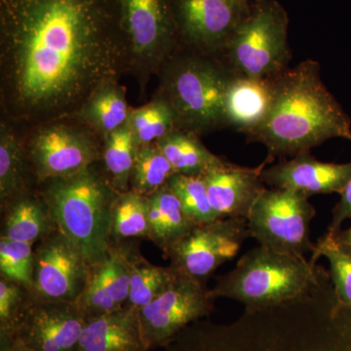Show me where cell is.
<instances>
[{"label": "cell", "instance_id": "cell-1", "mask_svg": "<svg viewBox=\"0 0 351 351\" xmlns=\"http://www.w3.org/2000/svg\"><path fill=\"white\" fill-rule=\"evenodd\" d=\"M125 73L117 0H0L1 119L73 117Z\"/></svg>", "mask_w": 351, "mask_h": 351}, {"label": "cell", "instance_id": "cell-2", "mask_svg": "<svg viewBox=\"0 0 351 351\" xmlns=\"http://www.w3.org/2000/svg\"><path fill=\"white\" fill-rule=\"evenodd\" d=\"M165 351H351V307L337 298L331 278L309 294L263 309H245L226 324L193 323Z\"/></svg>", "mask_w": 351, "mask_h": 351}, {"label": "cell", "instance_id": "cell-3", "mask_svg": "<svg viewBox=\"0 0 351 351\" xmlns=\"http://www.w3.org/2000/svg\"><path fill=\"white\" fill-rule=\"evenodd\" d=\"M274 156H295L327 140L351 141V121L320 75L319 64L306 60L276 77L274 98L265 121L248 135Z\"/></svg>", "mask_w": 351, "mask_h": 351}, {"label": "cell", "instance_id": "cell-4", "mask_svg": "<svg viewBox=\"0 0 351 351\" xmlns=\"http://www.w3.org/2000/svg\"><path fill=\"white\" fill-rule=\"evenodd\" d=\"M38 191L58 230L77 247L88 265L105 257L112 245V208L119 191L101 161L77 174L40 182Z\"/></svg>", "mask_w": 351, "mask_h": 351}, {"label": "cell", "instance_id": "cell-5", "mask_svg": "<svg viewBox=\"0 0 351 351\" xmlns=\"http://www.w3.org/2000/svg\"><path fill=\"white\" fill-rule=\"evenodd\" d=\"M329 276V271L304 256L260 245L244 254L234 269L217 277L216 285L210 291L215 300H233L253 311L300 299Z\"/></svg>", "mask_w": 351, "mask_h": 351}, {"label": "cell", "instance_id": "cell-6", "mask_svg": "<svg viewBox=\"0 0 351 351\" xmlns=\"http://www.w3.org/2000/svg\"><path fill=\"white\" fill-rule=\"evenodd\" d=\"M156 97L174 113L176 128L196 135L225 125V99L233 73L217 57L178 48L159 71Z\"/></svg>", "mask_w": 351, "mask_h": 351}, {"label": "cell", "instance_id": "cell-7", "mask_svg": "<svg viewBox=\"0 0 351 351\" xmlns=\"http://www.w3.org/2000/svg\"><path fill=\"white\" fill-rule=\"evenodd\" d=\"M125 73L144 94L152 75L180 47L171 0H117Z\"/></svg>", "mask_w": 351, "mask_h": 351}, {"label": "cell", "instance_id": "cell-8", "mask_svg": "<svg viewBox=\"0 0 351 351\" xmlns=\"http://www.w3.org/2000/svg\"><path fill=\"white\" fill-rule=\"evenodd\" d=\"M288 16L276 0H256L233 34L221 56L233 75L271 78L287 69L291 60Z\"/></svg>", "mask_w": 351, "mask_h": 351}, {"label": "cell", "instance_id": "cell-9", "mask_svg": "<svg viewBox=\"0 0 351 351\" xmlns=\"http://www.w3.org/2000/svg\"><path fill=\"white\" fill-rule=\"evenodd\" d=\"M23 130L38 186L47 180L77 174L101 161L104 138L75 117Z\"/></svg>", "mask_w": 351, "mask_h": 351}, {"label": "cell", "instance_id": "cell-10", "mask_svg": "<svg viewBox=\"0 0 351 351\" xmlns=\"http://www.w3.org/2000/svg\"><path fill=\"white\" fill-rule=\"evenodd\" d=\"M316 215L309 197L287 189H265L249 214L251 237L261 246L282 253H313L311 223Z\"/></svg>", "mask_w": 351, "mask_h": 351}, {"label": "cell", "instance_id": "cell-11", "mask_svg": "<svg viewBox=\"0 0 351 351\" xmlns=\"http://www.w3.org/2000/svg\"><path fill=\"white\" fill-rule=\"evenodd\" d=\"M249 237L246 219L221 218L193 226L164 257L179 274L206 283L223 263L237 257Z\"/></svg>", "mask_w": 351, "mask_h": 351}, {"label": "cell", "instance_id": "cell-12", "mask_svg": "<svg viewBox=\"0 0 351 351\" xmlns=\"http://www.w3.org/2000/svg\"><path fill=\"white\" fill-rule=\"evenodd\" d=\"M215 299L206 283L179 274L158 298L138 311L147 348L166 345L193 323L213 313Z\"/></svg>", "mask_w": 351, "mask_h": 351}, {"label": "cell", "instance_id": "cell-13", "mask_svg": "<svg viewBox=\"0 0 351 351\" xmlns=\"http://www.w3.org/2000/svg\"><path fill=\"white\" fill-rule=\"evenodd\" d=\"M180 46L218 58L249 10L247 0H171Z\"/></svg>", "mask_w": 351, "mask_h": 351}, {"label": "cell", "instance_id": "cell-14", "mask_svg": "<svg viewBox=\"0 0 351 351\" xmlns=\"http://www.w3.org/2000/svg\"><path fill=\"white\" fill-rule=\"evenodd\" d=\"M86 318L76 302L48 301L31 295L10 338L34 351H80Z\"/></svg>", "mask_w": 351, "mask_h": 351}, {"label": "cell", "instance_id": "cell-15", "mask_svg": "<svg viewBox=\"0 0 351 351\" xmlns=\"http://www.w3.org/2000/svg\"><path fill=\"white\" fill-rule=\"evenodd\" d=\"M34 258L32 295L48 301H78L90 265L63 232L56 230L36 242Z\"/></svg>", "mask_w": 351, "mask_h": 351}, {"label": "cell", "instance_id": "cell-16", "mask_svg": "<svg viewBox=\"0 0 351 351\" xmlns=\"http://www.w3.org/2000/svg\"><path fill=\"white\" fill-rule=\"evenodd\" d=\"M138 253L135 243H112L105 257L90 265L86 285L76 302L86 320L128 304L132 265Z\"/></svg>", "mask_w": 351, "mask_h": 351}, {"label": "cell", "instance_id": "cell-17", "mask_svg": "<svg viewBox=\"0 0 351 351\" xmlns=\"http://www.w3.org/2000/svg\"><path fill=\"white\" fill-rule=\"evenodd\" d=\"M269 159L251 168L221 158L201 177L219 218L248 219L252 207L265 191L262 172Z\"/></svg>", "mask_w": 351, "mask_h": 351}, {"label": "cell", "instance_id": "cell-18", "mask_svg": "<svg viewBox=\"0 0 351 351\" xmlns=\"http://www.w3.org/2000/svg\"><path fill=\"white\" fill-rule=\"evenodd\" d=\"M351 178V162L328 163L314 158L309 152L282 161L262 172L265 184L287 189L306 196L339 193Z\"/></svg>", "mask_w": 351, "mask_h": 351}, {"label": "cell", "instance_id": "cell-19", "mask_svg": "<svg viewBox=\"0 0 351 351\" xmlns=\"http://www.w3.org/2000/svg\"><path fill=\"white\" fill-rule=\"evenodd\" d=\"M80 351H149L138 309L126 304L117 311L87 319Z\"/></svg>", "mask_w": 351, "mask_h": 351}, {"label": "cell", "instance_id": "cell-20", "mask_svg": "<svg viewBox=\"0 0 351 351\" xmlns=\"http://www.w3.org/2000/svg\"><path fill=\"white\" fill-rule=\"evenodd\" d=\"M276 77L233 75L226 93V124L246 135L257 129L267 119L274 103Z\"/></svg>", "mask_w": 351, "mask_h": 351}, {"label": "cell", "instance_id": "cell-21", "mask_svg": "<svg viewBox=\"0 0 351 351\" xmlns=\"http://www.w3.org/2000/svg\"><path fill=\"white\" fill-rule=\"evenodd\" d=\"M19 126L1 119L0 124V208L38 189Z\"/></svg>", "mask_w": 351, "mask_h": 351}, {"label": "cell", "instance_id": "cell-22", "mask_svg": "<svg viewBox=\"0 0 351 351\" xmlns=\"http://www.w3.org/2000/svg\"><path fill=\"white\" fill-rule=\"evenodd\" d=\"M0 237L36 244L58 230L49 207L38 189L1 209Z\"/></svg>", "mask_w": 351, "mask_h": 351}, {"label": "cell", "instance_id": "cell-23", "mask_svg": "<svg viewBox=\"0 0 351 351\" xmlns=\"http://www.w3.org/2000/svg\"><path fill=\"white\" fill-rule=\"evenodd\" d=\"M149 240L166 254L195 223L184 213L168 184L149 196Z\"/></svg>", "mask_w": 351, "mask_h": 351}, {"label": "cell", "instance_id": "cell-24", "mask_svg": "<svg viewBox=\"0 0 351 351\" xmlns=\"http://www.w3.org/2000/svg\"><path fill=\"white\" fill-rule=\"evenodd\" d=\"M131 110L125 89L115 80L99 87L75 117L104 138L127 123Z\"/></svg>", "mask_w": 351, "mask_h": 351}, {"label": "cell", "instance_id": "cell-25", "mask_svg": "<svg viewBox=\"0 0 351 351\" xmlns=\"http://www.w3.org/2000/svg\"><path fill=\"white\" fill-rule=\"evenodd\" d=\"M177 174L202 176L221 157L212 154L193 132L175 129L156 143Z\"/></svg>", "mask_w": 351, "mask_h": 351}, {"label": "cell", "instance_id": "cell-26", "mask_svg": "<svg viewBox=\"0 0 351 351\" xmlns=\"http://www.w3.org/2000/svg\"><path fill=\"white\" fill-rule=\"evenodd\" d=\"M138 145L127 123L104 138L101 164L119 193L130 191V177Z\"/></svg>", "mask_w": 351, "mask_h": 351}, {"label": "cell", "instance_id": "cell-27", "mask_svg": "<svg viewBox=\"0 0 351 351\" xmlns=\"http://www.w3.org/2000/svg\"><path fill=\"white\" fill-rule=\"evenodd\" d=\"M149 209L147 196L132 191L119 193L112 208V243L129 239H149Z\"/></svg>", "mask_w": 351, "mask_h": 351}, {"label": "cell", "instance_id": "cell-28", "mask_svg": "<svg viewBox=\"0 0 351 351\" xmlns=\"http://www.w3.org/2000/svg\"><path fill=\"white\" fill-rule=\"evenodd\" d=\"M177 276V270L171 265H152L138 253L132 265L130 292L127 304L140 311L156 301Z\"/></svg>", "mask_w": 351, "mask_h": 351}, {"label": "cell", "instance_id": "cell-29", "mask_svg": "<svg viewBox=\"0 0 351 351\" xmlns=\"http://www.w3.org/2000/svg\"><path fill=\"white\" fill-rule=\"evenodd\" d=\"M176 173L156 144L138 147L130 177V191L151 196L166 186Z\"/></svg>", "mask_w": 351, "mask_h": 351}, {"label": "cell", "instance_id": "cell-30", "mask_svg": "<svg viewBox=\"0 0 351 351\" xmlns=\"http://www.w3.org/2000/svg\"><path fill=\"white\" fill-rule=\"evenodd\" d=\"M320 257L329 262L330 278L339 301L351 307V245L326 233L315 244L311 260L317 263Z\"/></svg>", "mask_w": 351, "mask_h": 351}, {"label": "cell", "instance_id": "cell-31", "mask_svg": "<svg viewBox=\"0 0 351 351\" xmlns=\"http://www.w3.org/2000/svg\"><path fill=\"white\" fill-rule=\"evenodd\" d=\"M128 124L138 147L156 144L175 130L174 113L167 103L158 97L143 107L132 110Z\"/></svg>", "mask_w": 351, "mask_h": 351}, {"label": "cell", "instance_id": "cell-32", "mask_svg": "<svg viewBox=\"0 0 351 351\" xmlns=\"http://www.w3.org/2000/svg\"><path fill=\"white\" fill-rule=\"evenodd\" d=\"M167 184L181 202L184 213L195 225L221 219L212 207L201 176L175 174Z\"/></svg>", "mask_w": 351, "mask_h": 351}, {"label": "cell", "instance_id": "cell-33", "mask_svg": "<svg viewBox=\"0 0 351 351\" xmlns=\"http://www.w3.org/2000/svg\"><path fill=\"white\" fill-rule=\"evenodd\" d=\"M34 245L0 237V277L32 290Z\"/></svg>", "mask_w": 351, "mask_h": 351}, {"label": "cell", "instance_id": "cell-34", "mask_svg": "<svg viewBox=\"0 0 351 351\" xmlns=\"http://www.w3.org/2000/svg\"><path fill=\"white\" fill-rule=\"evenodd\" d=\"M31 295L24 286L0 277V336L12 330Z\"/></svg>", "mask_w": 351, "mask_h": 351}, {"label": "cell", "instance_id": "cell-35", "mask_svg": "<svg viewBox=\"0 0 351 351\" xmlns=\"http://www.w3.org/2000/svg\"><path fill=\"white\" fill-rule=\"evenodd\" d=\"M351 219V178L341 193V199L332 210V221L327 233L337 234L346 219Z\"/></svg>", "mask_w": 351, "mask_h": 351}, {"label": "cell", "instance_id": "cell-36", "mask_svg": "<svg viewBox=\"0 0 351 351\" xmlns=\"http://www.w3.org/2000/svg\"><path fill=\"white\" fill-rule=\"evenodd\" d=\"M0 351H34L10 338H0Z\"/></svg>", "mask_w": 351, "mask_h": 351}, {"label": "cell", "instance_id": "cell-37", "mask_svg": "<svg viewBox=\"0 0 351 351\" xmlns=\"http://www.w3.org/2000/svg\"><path fill=\"white\" fill-rule=\"evenodd\" d=\"M334 235H336L341 241L351 245V228L346 230H339L337 234Z\"/></svg>", "mask_w": 351, "mask_h": 351}]
</instances>
